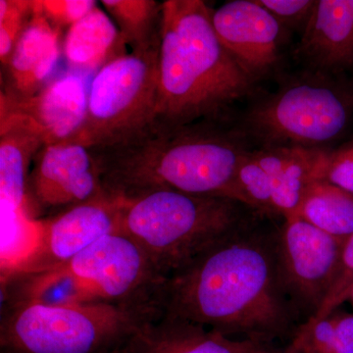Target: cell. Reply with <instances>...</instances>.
Here are the masks:
<instances>
[{"label": "cell", "mask_w": 353, "mask_h": 353, "mask_svg": "<svg viewBox=\"0 0 353 353\" xmlns=\"http://www.w3.org/2000/svg\"><path fill=\"white\" fill-rule=\"evenodd\" d=\"M269 176L276 215H296L310 183L324 179L329 154L316 148L270 146L253 152Z\"/></svg>", "instance_id": "18"}, {"label": "cell", "mask_w": 353, "mask_h": 353, "mask_svg": "<svg viewBox=\"0 0 353 353\" xmlns=\"http://www.w3.org/2000/svg\"><path fill=\"white\" fill-rule=\"evenodd\" d=\"M343 243L297 215L278 229L283 284L303 324L318 314L333 288Z\"/></svg>", "instance_id": "9"}, {"label": "cell", "mask_w": 353, "mask_h": 353, "mask_svg": "<svg viewBox=\"0 0 353 353\" xmlns=\"http://www.w3.org/2000/svg\"><path fill=\"white\" fill-rule=\"evenodd\" d=\"M282 26L305 27L314 9L312 0H257Z\"/></svg>", "instance_id": "28"}, {"label": "cell", "mask_w": 353, "mask_h": 353, "mask_svg": "<svg viewBox=\"0 0 353 353\" xmlns=\"http://www.w3.org/2000/svg\"><path fill=\"white\" fill-rule=\"evenodd\" d=\"M43 221L26 209H16L1 202V285L21 277L34 261L43 245Z\"/></svg>", "instance_id": "20"}, {"label": "cell", "mask_w": 353, "mask_h": 353, "mask_svg": "<svg viewBox=\"0 0 353 353\" xmlns=\"http://www.w3.org/2000/svg\"><path fill=\"white\" fill-rule=\"evenodd\" d=\"M353 285V234L345 241L341 250L340 267L336 280L318 314L310 321L321 319L347 301L348 292Z\"/></svg>", "instance_id": "26"}, {"label": "cell", "mask_w": 353, "mask_h": 353, "mask_svg": "<svg viewBox=\"0 0 353 353\" xmlns=\"http://www.w3.org/2000/svg\"><path fill=\"white\" fill-rule=\"evenodd\" d=\"M39 10L55 29H69L97 6L94 0H39Z\"/></svg>", "instance_id": "27"}, {"label": "cell", "mask_w": 353, "mask_h": 353, "mask_svg": "<svg viewBox=\"0 0 353 353\" xmlns=\"http://www.w3.org/2000/svg\"><path fill=\"white\" fill-rule=\"evenodd\" d=\"M296 215L325 233L345 241L353 234V194L319 179L306 190Z\"/></svg>", "instance_id": "21"}, {"label": "cell", "mask_w": 353, "mask_h": 353, "mask_svg": "<svg viewBox=\"0 0 353 353\" xmlns=\"http://www.w3.org/2000/svg\"><path fill=\"white\" fill-rule=\"evenodd\" d=\"M115 21L123 43L132 51L148 50L160 43L162 2L155 0H102Z\"/></svg>", "instance_id": "22"}, {"label": "cell", "mask_w": 353, "mask_h": 353, "mask_svg": "<svg viewBox=\"0 0 353 353\" xmlns=\"http://www.w3.org/2000/svg\"><path fill=\"white\" fill-rule=\"evenodd\" d=\"M46 146L43 130L28 116L0 108V199L27 210V185L32 162Z\"/></svg>", "instance_id": "16"}, {"label": "cell", "mask_w": 353, "mask_h": 353, "mask_svg": "<svg viewBox=\"0 0 353 353\" xmlns=\"http://www.w3.org/2000/svg\"><path fill=\"white\" fill-rule=\"evenodd\" d=\"M216 34L252 79L278 61L282 25L257 0H234L213 11Z\"/></svg>", "instance_id": "12"}, {"label": "cell", "mask_w": 353, "mask_h": 353, "mask_svg": "<svg viewBox=\"0 0 353 353\" xmlns=\"http://www.w3.org/2000/svg\"><path fill=\"white\" fill-rule=\"evenodd\" d=\"M285 353H301L294 350V348L290 347L289 345H287V347L285 348Z\"/></svg>", "instance_id": "31"}, {"label": "cell", "mask_w": 353, "mask_h": 353, "mask_svg": "<svg viewBox=\"0 0 353 353\" xmlns=\"http://www.w3.org/2000/svg\"><path fill=\"white\" fill-rule=\"evenodd\" d=\"M41 221L43 239L41 252L21 277L66 263L103 236L119 232V199L104 192Z\"/></svg>", "instance_id": "11"}, {"label": "cell", "mask_w": 353, "mask_h": 353, "mask_svg": "<svg viewBox=\"0 0 353 353\" xmlns=\"http://www.w3.org/2000/svg\"><path fill=\"white\" fill-rule=\"evenodd\" d=\"M299 51L325 71L352 69L353 0L316 1Z\"/></svg>", "instance_id": "17"}, {"label": "cell", "mask_w": 353, "mask_h": 353, "mask_svg": "<svg viewBox=\"0 0 353 353\" xmlns=\"http://www.w3.org/2000/svg\"><path fill=\"white\" fill-rule=\"evenodd\" d=\"M219 122L201 121L175 128L153 123L131 141L90 150L102 189L116 199L176 190L226 197L246 205L236 180L246 152Z\"/></svg>", "instance_id": "2"}, {"label": "cell", "mask_w": 353, "mask_h": 353, "mask_svg": "<svg viewBox=\"0 0 353 353\" xmlns=\"http://www.w3.org/2000/svg\"><path fill=\"white\" fill-rule=\"evenodd\" d=\"M202 0L162 2L154 124L182 127L221 121L254 79L221 43Z\"/></svg>", "instance_id": "3"}, {"label": "cell", "mask_w": 353, "mask_h": 353, "mask_svg": "<svg viewBox=\"0 0 353 353\" xmlns=\"http://www.w3.org/2000/svg\"><path fill=\"white\" fill-rule=\"evenodd\" d=\"M118 199L119 232L136 241L166 279L261 215L234 199L176 190Z\"/></svg>", "instance_id": "4"}, {"label": "cell", "mask_w": 353, "mask_h": 353, "mask_svg": "<svg viewBox=\"0 0 353 353\" xmlns=\"http://www.w3.org/2000/svg\"><path fill=\"white\" fill-rule=\"evenodd\" d=\"M34 12V0H0V62L6 66Z\"/></svg>", "instance_id": "25"}, {"label": "cell", "mask_w": 353, "mask_h": 353, "mask_svg": "<svg viewBox=\"0 0 353 353\" xmlns=\"http://www.w3.org/2000/svg\"><path fill=\"white\" fill-rule=\"evenodd\" d=\"M347 301L350 303V305H352V309L353 312V285L352 287V289H350V292H348L347 297Z\"/></svg>", "instance_id": "30"}, {"label": "cell", "mask_w": 353, "mask_h": 353, "mask_svg": "<svg viewBox=\"0 0 353 353\" xmlns=\"http://www.w3.org/2000/svg\"><path fill=\"white\" fill-rule=\"evenodd\" d=\"M345 150H347V152H350V154H352L353 157V143H352V145L347 146V148H345Z\"/></svg>", "instance_id": "32"}, {"label": "cell", "mask_w": 353, "mask_h": 353, "mask_svg": "<svg viewBox=\"0 0 353 353\" xmlns=\"http://www.w3.org/2000/svg\"><path fill=\"white\" fill-rule=\"evenodd\" d=\"M236 180L248 208L262 216L276 215L270 178L257 161L254 153H245L239 167Z\"/></svg>", "instance_id": "24"}, {"label": "cell", "mask_w": 353, "mask_h": 353, "mask_svg": "<svg viewBox=\"0 0 353 353\" xmlns=\"http://www.w3.org/2000/svg\"><path fill=\"white\" fill-rule=\"evenodd\" d=\"M288 345L301 353H353V312L339 307L306 322Z\"/></svg>", "instance_id": "23"}, {"label": "cell", "mask_w": 353, "mask_h": 353, "mask_svg": "<svg viewBox=\"0 0 353 353\" xmlns=\"http://www.w3.org/2000/svg\"><path fill=\"white\" fill-rule=\"evenodd\" d=\"M158 309L105 303L8 301L0 324L1 353H118Z\"/></svg>", "instance_id": "5"}, {"label": "cell", "mask_w": 353, "mask_h": 353, "mask_svg": "<svg viewBox=\"0 0 353 353\" xmlns=\"http://www.w3.org/2000/svg\"><path fill=\"white\" fill-rule=\"evenodd\" d=\"M62 52L61 31L55 29L34 1V12L21 34L10 59L2 67L1 92L22 99L38 94L51 82Z\"/></svg>", "instance_id": "15"}, {"label": "cell", "mask_w": 353, "mask_h": 353, "mask_svg": "<svg viewBox=\"0 0 353 353\" xmlns=\"http://www.w3.org/2000/svg\"><path fill=\"white\" fill-rule=\"evenodd\" d=\"M88 88L82 75L69 73L27 99H12L0 94V108L34 120L43 130L46 145L67 143L75 138L85 123Z\"/></svg>", "instance_id": "13"}, {"label": "cell", "mask_w": 353, "mask_h": 353, "mask_svg": "<svg viewBox=\"0 0 353 353\" xmlns=\"http://www.w3.org/2000/svg\"><path fill=\"white\" fill-rule=\"evenodd\" d=\"M324 179L353 194V157L345 148L329 154Z\"/></svg>", "instance_id": "29"}, {"label": "cell", "mask_w": 353, "mask_h": 353, "mask_svg": "<svg viewBox=\"0 0 353 353\" xmlns=\"http://www.w3.org/2000/svg\"><path fill=\"white\" fill-rule=\"evenodd\" d=\"M352 104L329 83H290L248 114L253 134L269 145L314 148L338 138L350 123Z\"/></svg>", "instance_id": "8"}, {"label": "cell", "mask_w": 353, "mask_h": 353, "mask_svg": "<svg viewBox=\"0 0 353 353\" xmlns=\"http://www.w3.org/2000/svg\"><path fill=\"white\" fill-rule=\"evenodd\" d=\"M125 44L110 16L99 6L67 30L62 52L72 69L99 71L123 55Z\"/></svg>", "instance_id": "19"}, {"label": "cell", "mask_w": 353, "mask_h": 353, "mask_svg": "<svg viewBox=\"0 0 353 353\" xmlns=\"http://www.w3.org/2000/svg\"><path fill=\"white\" fill-rule=\"evenodd\" d=\"M118 353H285V348L163 315L141 327Z\"/></svg>", "instance_id": "14"}, {"label": "cell", "mask_w": 353, "mask_h": 353, "mask_svg": "<svg viewBox=\"0 0 353 353\" xmlns=\"http://www.w3.org/2000/svg\"><path fill=\"white\" fill-rule=\"evenodd\" d=\"M160 43L132 51L102 66L88 88L82 129L67 143L90 150L112 148L152 127L158 92Z\"/></svg>", "instance_id": "7"}, {"label": "cell", "mask_w": 353, "mask_h": 353, "mask_svg": "<svg viewBox=\"0 0 353 353\" xmlns=\"http://www.w3.org/2000/svg\"><path fill=\"white\" fill-rule=\"evenodd\" d=\"M104 194L90 148L75 143L46 145L32 162L27 185L32 217L67 209Z\"/></svg>", "instance_id": "10"}, {"label": "cell", "mask_w": 353, "mask_h": 353, "mask_svg": "<svg viewBox=\"0 0 353 353\" xmlns=\"http://www.w3.org/2000/svg\"><path fill=\"white\" fill-rule=\"evenodd\" d=\"M13 280H22V285L8 301L41 299L53 287L68 282L71 294L62 301L158 309L164 314L167 279L122 232L103 236L60 266Z\"/></svg>", "instance_id": "6"}, {"label": "cell", "mask_w": 353, "mask_h": 353, "mask_svg": "<svg viewBox=\"0 0 353 353\" xmlns=\"http://www.w3.org/2000/svg\"><path fill=\"white\" fill-rule=\"evenodd\" d=\"M278 229L256 221L170 276L163 315L231 338L290 343L303 321L283 284Z\"/></svg>", "instance_id": "1"}]
</instances>
